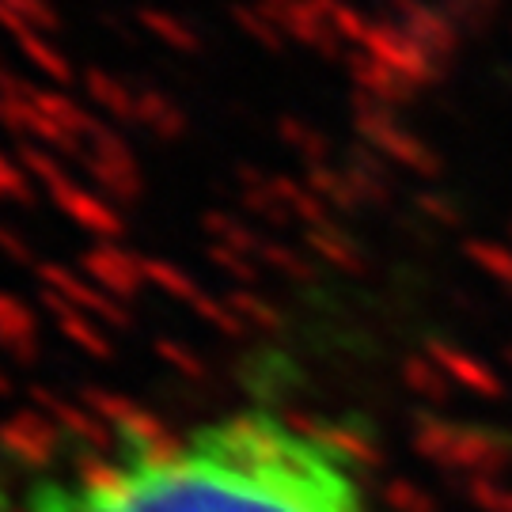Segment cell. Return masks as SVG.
Listing matches in <instances>:
<instances>
[{
	"instance_id": "cell-1",
	"label": "cell",
	"mask_w": 512,
	"mask_h": 512,
	"mask_svg": "<svg viewBox=\"0 0 512 512\" xmlns=\"http://www.w3.org/2000/svg\"><path fill=\"white\" fill-rule=\"evenodd\" d=\"M19 512H376L346 437L277 406L133 429L27 490Z\"/></svg>"
}]
</instances>
